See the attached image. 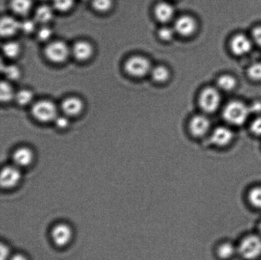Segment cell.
Segmentation results:
<instances>
[{"instance_id":"obj_28","label":"cell","mask_w":261,"mask_h":260,"mask_svg":"<svg viewBox=\"0 0 261 260\" xmlns=\"http://www.w3.org/2000/svg\"><path fill=\"white\" fill-rule=\"evenodd\" d=\"M53 6L59 12L69 11L73 7L74 0H53Z\"/></svg>"},{"instance_id":"obj_2","label":"cell","mask_w":261,"mask_h":260,"mask_svg":"<svg viewBox=\"0 0 261 260\" xmlns=\"http://www.w3.org/2000/svg\"><path fill=\"white\" fill-rule=\"evenodd\" d=\"M250 113V108L245 104L240 101H232L225 107L223 117L229 124L240 126L245 123Z\"/></svg>"},{"instance_id":"obj_35","label":"cell","mask_w":261,"mask_h":260,"mask_svg":"<svg viewBox=\"0 0 261 260\" xmlns=\"http://www.w3.org/2000/svg\"><path fill=\"white\" fill-rule=\"evenodd\" d=\"M56 126L60 129H65L68 126L69 121L67 117L58 116L55 120Z\"/></svg>"},{"instance_id":"obj_30","label":"cell","mask_w":261,"mask_h":260,"mask_svg":"<svg viewBox=\"0 0 261 260\" xmlns=\"http://www.w3.org/2000/svg\"><path fill=\"white\" fill-rule=\"evenodd\" d=\"M93 7L96 11L106 12L112 7V0H93Z\"/></svg>"},{"instance_id":"obj_23","label":"cell","mask_w":261,"mask_h":260,"mask_svg":"<svg viewBox=\"0 0 261 260\" xmlns=\"http://www.w3.org/2000/svg\"><path fill=\"white\" fill-rule=\"evenodd\" d=\"M15 93L12 86L7 81H2L0 85V99L2 103H7L15 98Z\"/></svg>"},{"instance_id":"obj_31","label":"cell","mask_w":261,"mask_h":260,"mask_svg":"<svg viewBox=\"0 0 261 260\" xmlns=\"http://www.w3.org/2000/svg\"><path fill=\"white\" fill-rule=\"evenodd\" d=\"M175 33L174 28L170 27H161L158 32L159 37L161 40L165 41V42H168L173 39L174 37V33Z\"/></svg>"},{"instance_id":"obj_8","label":"cell","mask_w":261,"mask_h":260,"mask_svg":"<svg viewBox=\"0 0 261 260\" xmlns=\"http://www.w3.org/2000/svg\"><path fill=\"white\" fill-rule=\"evenodd\" d=\"M211 128L210 120L203 114H198L191 119L189 131L196 138H202L208 135Z\"/></svg>"},{"instance_id":"obj_38","label":"cell","mask_w":261,"mask_h":260,"mask_svg":"<svg viewBox=\"0 0 261 260\" xmlns=\"http://www.w3.org/2000/svg\"><path fill=\"white\" fill-rule=\"evenodd\" d=\"M250 113L251 112H260L261 111V103H254L252 107L250 108Z\"/></svg>"},{"instance_id":"obj_10","label":"cell","mask_w":261,"mask_h":260,"mask_svg":"<svg viewBox=\"0 0 261 260\" xmlns=\"http://www.w3.org/2000/svg\"><path fill=\"white\" fill-rule=\"evenodd\" d=\"M21 175L16 165L7 166L2 170L0 183L2 187L10 188L15 187L19 183Z\"/></svg>"},{"instance_id":"obj_3","label":"cell","mask_w":261,"mask_h":260,"mask_svg":"<svg viewBox=\"0 0 261 260\" xmlns=\"http://www.w3.org/2000/svg\"><path fill=\"white\" fill-rule=\"evenodd\" d=\"M32 113L36 120L43 123L55 121L58 116L57 107L49 100L37 101L32 106Z\"/></svg>"},{"instance_id":"obj_6","label":"cell","mask_w":261,"mask_h":260,"mask_svg":"<svg viewBox=\"0 0 261 260\" xmlns=\"http://www.w3.org/2000/svg\"><path fill=\"white\" fill-rule=\"evenodd\" d=\"M221 95L217 89L206 88L201 92L199 98L201 108L207 113H213L221 104Z\"/></svg>"},{"instance_id":"obj_33","label":"cell","mask_w":261,"mask_h":260,"mask_svg":"<svg viewBox=\"0 0 261 260\" xmlns=\"http://www.w3.org/2000/svg\"><path fill=\"white\" fill-rule=\"evenodd\" d=\"M53 34V30L50 27L45 26L38 30L37 37L41 42H46L50 39Z\"/></svg>"},{"instance_id":"obj_16","label":"cell","mask_w":261,"mask_h":260,"mask_svg":"<svg viewBox=\"0 0 261 260\" xmlns=\"http://www.w3.org/2000/svg\"><path fill=\"white\" fill-rule=\"evenodd\" d=\"M12 159L18 167L27 166L33 161V153L29 148H19L14 152Z\"/></svg>"},{"instance_id":"obj_26","label":"cell","mask_w":261,"mask_h":260,"mask_svg":"<svg viewBox=\"0 0 261 260\" xmlns=\"http://www.w3.org/2000/svg\"><path fill=\"white\" fill-rule=\"evenodd\" d=\"M34 98L33 92L28 89H22L15 93V99L17 103L21 106L30 104Z\"/></svg>"},{"instance_id":"obj_24","label":"cell","mask_w":261,"mask_h":260,"mask_svg":"<svg viewBox=\"0 0 261 260\" xmlns=\"http://www.w3.org/2000/svg\"><path fill=\"white\" fill-rule=\"evenodd\" d=\"M151 75L153 80L159 83H163L170 77V71L164 66H158L151 70Z\"/></svg>"},{"instance_id":"obj_17","label":"cell","mask_w":261,"mask_h":260,"mask_svg":"<svg viewBox=\"0 0 261 260\" xmlns=\"http://www.w3.org/2000/svg\"><path fill=\"white\" fill-rule=\"evenodd\" d=\"M175 14L172 5L167 2H161L156 5L154 14L159 21L163 23L170 21Z\"/></svg>"},{"instance_id":"obj_18","label":"cell","mask_w":261,"mask_h":260,"mask_svg":"<svg viewBox=\"0 0 261 260\" xmlns=\"http://www.w3.org/2000/svg\"><path fill=\"white\" fill-rule=\"evenodd\" d=\"M217 255L222 259H231L238 253L237 246H235L231 242H223L219 244L217 249Z\"/></svg>"},{"instance_id":"obj_29","label":"cell","mask_w":261,"mask_h":260,"mask_svg":"<svg viewBox=\"0 0 261 260\" xmlns=\"http://www.w3.org/2000/svg\"><path fill=\"white\" fill-rule=\"evenodd\" d=\"M247 73L252 80L261 81V63H255L250 65L248 69Z\"/></svg>"},{"instance_id":"obj_13","label":"cell","mask_w":261,"mask_h":260,"mask_svg":"<svg viewBox=\"0 0 261 260\" xmlns=\"http://www.w3.org/2000/svg\"><path fill=\"white\" fill-rule=\"evenodd\" d=\"M93 47L91 43L84 40L75 42L71 48V54L79 61H88L93 55Z\"/></svg>"},{"instance_id":"obj_22","label":"cell","mask_w":261,"mask_h":260,"mask_svg":"<svg viewBox=\"0 0 261 260\" xmlns=\"http://www.w3.org/2000/svg\"><path fill=\"white\" fill-rule=\"evenodd\" d=\"M2 52L7 58H16L20 54V46L19 43L15 42L5 43L2 46Z\"/></svg>"},{"instance_id":"obj_27","label":"cell","mask_w":261,"mask_h":260,"mask_svg":"<svg viewBox=\"0 0 261 260\" xmlns=\"http://www.w3.org/2000/svg\"><path fill=\"white\" fill-rule=\"evenodd\" d=\"M2 71L4 73L5 77L8 80L11 81L18 80L20 78V75H21L20 68L15 65L2 66Z\"/></svg>"},{"instance_id":"obj_11","label":"cell","mask_w":261,"mask_h":260,"mask_svg":"<svg viewBox=\"0 0 261 260\" xmlns=\"http://www.w3.org/2000/svg\"><path fill=\"white\" fill-rule=\"evenodd\" d=\"M230 45L234 54L242 56L247 54L252 50V42L246 35L239 34L232 38Z\"/></svg>"},{"instance_id":"obj_19","label":"cell","mask_w":261,"mask_h":260,"mask_svg":"<svg viewBox=\"0 0 261 260\" xmlns=\"http://www.w3.org/2000/svg\"><path fill=\"white\" fill-rule=\"evenodd\" d=\"M33 6L32 0H12L10 8L12 11L19 15L24 16L30 12Z\"/></svg>"},{"instance_id":"obj_40","label":"cell","mask_w":261,"mask_h":260,"mask_svg":"<svg viewBox=\"0 0 261 260\" xmlns=\"http://www.w3.org/2000/svg\"><path fill=\"white\" fill-rule=\"evenodd\" d=\"M258 234H259L260 236H261V220L260 221V222L259 223V225H258Z\"/></svg>"},{"instance_id":"obj_21","label":"cell","mask_w":261,"mask_h":260,"mask_svg":"<svg viewBox=\"0 0 261 260\" xmlns=\"http://www.w3.org/2000/svg\"><path fill=\"white\" fill-rule=\"evenodd\" d=\"M248 200L250 205L257 210H261V186H254L248 192Z\"/></svg>"},{"instance_id":"obj_4","label":"cell","mask_w":261,"mask_h":260,"mask_svg":"<svg viewBox=\"0 0 261 260\" xmlns=\"http://www.w3.org/2000/svg\"><path fill=\"white\" fill-rule=\"evenodd\" d=\"M126 73L133 77H143L151 72L150 61L141 55L132 56L124 64Z\"/></svg>"},{"instance_id":"obj_25","label":"cell","mask_w":261,"mask_h":260,"mask_svg":"<svg viewBox=\"0 0 261 260\" xmlns=\"http://www.w3.org/2000/svg\"><path fill=\"white\" fill-rule=\"evenodd\" d=\"M217 85L222 90L230 91L234 89L237 85V80L233 76L224 75L220 76L217 81Z\"/></svg>"},{"instance_id":"obj_15","label":"cell","mask_w":261,"mask_h":260,"mask_svg":"<svg viewBox=\"0 0 261 260\" xmlns=\"http://www.w3.org/2000/svg\"><path fill=\"white\" fill-rule=\"evenodd\" d=\"M20 30V22L14 18L5 16L2 17L0 22V33L2 37H10Z\"/></svg>"},{"instance_id":"obj_20","label":"cell","mask_w":261,"mask_h":260,"mask_svg":"<svg viewBox=\"0 0 261 260\" xmlns=\"http://www.w3.org/2000/svg\"><path fill=\"white\" fill-rule=\"evenodd\" d=\"M54 11L52 8L48 5H42L36 10L35 20L41 24H47L53 19Z\"/></svg>"},{"instance_id":"obj_42","label":"cell","mask_w":261,"mask_h":260,"mask_svg":"<svg viewBox=\"0 0 261 260\" xmlns=\"http://www.w3.org/2000/svg\"><path fill=\"white\" fill-rule=\"evenodd\" d=\"M235 260H239V259H235Z\"/></svg>"},{"instance_id":"obj_34","label":"cell","mask_w":261,"mask_h":260,"mask_svg":"<svg viewBox=\"0 0 261 260\" xmlns=\"http://www.w3.org/2000/svg\"><path fill=\"white\" fill-rule=\"evenodd\" d=\"M250 131L255 136L261 137V117H257L252 122Z\"/></svg>"},{"instance_id":"obj_12","label":"cell","mask_w":261,"mask_h":260,"mask_svg":"<svg viewBox=\"0 0 261 260\" xmlns=\"http://www.w3.org/2000/svg\"><path fill=\"white\" fill-rule=\"evenodd\" d=\"M196 27L195 19L189 15H184L178 18L174 25L175 32L183 37H189L193 35L195 32Z\"/></svg>"},{"instance_id":"obj_14","label":"cell","mask_w":261,"mask_h":260,"mask_svg":"<svg viewBox=\"0 0 261 260\" xmlns=\"http://www.w3.org/2000/svg\"><path fill=\"white\" fill-rule=\"evenodd\" d=\"M61 108L66 115H78L84 108L83 101L77 97H69L62 102Z\"/></svg>"},{"instance_id":"obj_39","label":"cell","mask_w":261,"mask_h":260,"mask_svg":"<svg viewBox=\"0 0 261 260\" xmlns=\"http://www.w3.org/2000/svg\"><path fill=\"white\" fill-rule=\"evenodd\" d=\"M10 260H29L27 257L22 254H16L11 257Z\"/></svg>"},{"instance_id":"obj_37","label":"cell","mask_w":261,"mask_h":260,"mask_svg":"<svg viewBox=\"0 0 261 260\" xmlns=\"http://www.w3.org/2000/svg\"><path fill=\"white\" fill-rule=\"evenodd\" d=\"M10 256L9 248L5 244H1V260H7Z\"/></svg>"},{"instance_id":"obj_36","label":"cell","mask_w":261,"mask_h":260,"mask_svg":"<svg viewBox=\"0 0 261 260\" xmlns=\"http://www.w3.org/2000/svg\"><path fill=\"white\" fill-rule=\"evenodd\" d=\"M252 34L253 40L258 45L261 47V25L254 27Z\"/></svg>"},{"instance_id":"obj_9","label":"cell","mask_w":261,"mask_h":260,"mask_svg":"<svg viewBox=\"0 0 261 260\" xmlns=\"http://www.w3.org/2000/svg\"><path fill=\"white\" fill-rule=\"evenodd\" d=\"M51 236L56 246L63 247L68 245L71 241L72 231L66 224L60 223L53 228Z\"/></svg>"},{"instance_id":"obj_5","label":"cell","mask_w":261,"mask_h":260,"mask_svg":"<svg viewBox=\"0 0 261 260\" xmlns=\"http://www.w3.org/2000/svg\"><path fill=\"white\" fill-rule=\"evenodd\" d=\"M45 57L51 62L61 63L67 60L71 53L68 45L63 41L52 42L47 45L44 50Z\"/></svg>"},{"instance_id":"obj_1","label":"cell","mask_w":261,"mask_h":260,"mask_svg":"<svg viewBox=\"0 0 261 260\" xmlns=\"http://www.w3.org/2000/svg\"><path fill=\"white\" fill-rule=\"evenodd\" d=\"M238 253L245 260H254L261 255V236L250 234L244 237L237 246Z\"/></svg>"},{"instance_id":"obj_7","label":"cell","mask_w":261,"mask_h":260,"mask_svg":"<svg viewBox=\"0 0 261 260\" xmlns=\"http://www.w3.org/2000/svg\"><path fill=\"white\" fill-rule=\"evenodd\" d=\"M234 137V132L231 129L219 126L210 133L209 143L216 147L224 148L231 143Z\"/></svg>"},{"instance_id":"obj_32","label":"cell","mask_w":261,"mask_h":260,"mask_svg":"<svg viewBox=\"0 0 261 260\" xmlns=\"http://www.w3.org/2000/svg\"><path fill=\"white\" fill-rule=\"evenodd\" d=\"M35 20L25 19L22 22H20V30L22 32L30 34L32 33L35 30L36 28Z\"/></svg>"},{"instance_id":"obj_41","label":"cell","mask_w":261,"mask_h":260,"mask_svg":"<svg viewBox=\"0 0 261 260\" xmlns=\"http://www.w3.org/2000/svg\"><path fill=\"white\" fill-rule=\"evenodd\" d=\"M41 1H47V0H41Z\"/></svg>"}]
</instances>
